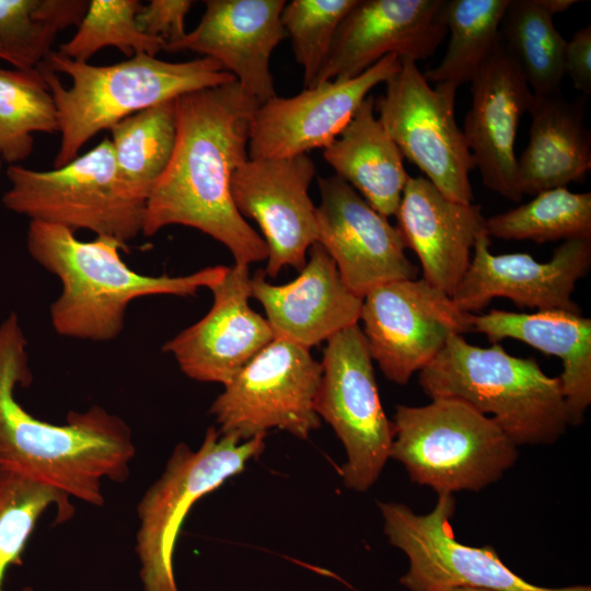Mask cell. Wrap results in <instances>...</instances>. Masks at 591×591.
I'll list each match as a JSON object with an SVG mask.
<instances>
[{
  "label": "cell",
  "instance_id": "33",
  "mask_svg": "<svg viewBox=\"0 0 591 591\" xmlns=\"http://www.w3.org/2000/svg\"><path fill=\"white\" fill-rule=\"evenodd\" d=\"M69 498L62 491L0 467V591L8 568L21 564L26 543L42 515L55 508V524L73 515Z\"/></svg>",
  "mask_w": 591,
  "mask_h": 591
},
{
  "label": "cell",
  "instance_id": "11",
  "mask_svg": "<svg viewBox=\"0 0 591 591\" xmlns=\"http://www.w3.org/2000/svg\"><path fill=\"white\" fill-rule=\"evenodd\" d=\"M455 505L453 495H438L433 509L419 514L405 503L378 502L389 543L408 558V570L399 579L408 591H591L587 586L532 584L507 567L491 546L459 542L450 522Z\"/></svg>",
  "mask_w": 591,
  "mask_h": 591
},
{
  "label": "cell",
  "instance_id": "1",
  "mask_svg": "<svg viewBox=\"0 0 591 591\" xmlns=\"http://www.w3.org/2000/svg\"><path fill=\"white\" fill-rule=\"evenodd\" d=\"M258 106L237 81L176 99L175 147L147 198L143 235L181 224L223 244L236 265L267 259L263 237L237 211L231 193L234 171L248 159L250 125Z\"/></svg>",
  "mask_w": 591,
  "mask_h": 591
},
{
  "label": "cell",
  "instance_id": "6",
  "mask_svg": "<svg viewBox=\"0 0 591 591\" xmlns=\"http://www.w3.org/2000/svg\"><path fill=\"white\" fill-rule=\"evenodd\" d=\"M392 424L390 459L438 495L479 491L518 459V447L488 416L457 399L397 405Z\"/></svg>",
  "mask_w": 591,
  "mask_h": 591
},
{
  "label": "cell",
  "instance_id": "31",
  "mask_svg": "<svg viewBox=\"0 0 591 591\" xmlns=\"http://www.w3.org/2000/svg\"><path fill=\"white\" fill-rule=\"evenodd\" d=\"M486 231L502 240L536 243L591 240V193L566 187L541 192L526 204L486 218Z\"/></svg>",
  "mask_w": 591,
  "mask_h": 591
},
{
  "label": "cell",
  "instance_id": "4",
  "mask_svg": "<svg viewBox=\"0 0 591 591\" xmlns=\"http://www.w3.org/2000/svg\"><path fill=\"white\" fill-rule=\"evenodd\" d=\"M54 97L60 147L54 167L74 160L97 132L164 101L236 81L216 60L170 62L149 55L95 66L51 51L37 68Z\"/></svg>",
  "mask_w": 591,
  "mask_h": 591
},
{
  "label": "cell",
  "instance_id": "14",
  "mask_svg": "<svg viewBox=\"0 0 591 591\" xmlns=\"http://www.w3.org/2000/svg\"><path fill=\"white\" fill-rule=\"evenodd\" d=\"M401 67L394 54L361 74L318 83L291 97L278 95L254 112L250 125V159H285L327 148L378 84Z\"/></svg>",
  "mask_w": 591,
  "mask_h": 591
},
{
  "label": "cell",
  "instance_id": "36",
  "mask_svg": "<svg viewBox=\"0 0 591 591\" xmlns=\"http://www.w3.org/2000/svg\"><path fill=\"white\" fill-rule=\"evenodd\" d=\"M189 0H152L141 7L136 20L142 33L159 38L165 47L185 35V16L193 5Z\"/></svg>",
  "mask_w": 591,
  "mask_h": 591
},
{
  "label": "cell",
  "instance_id": "37",
  "mask_svg": "<svg viewBox=\"0 0 591 591\" xmlns=\"http://www.w3.org/2000/svg\"><path fill=\"white\" fill-rule=\"evenodd\" d=\"M565 76L587 96L591 93V25L579 28L567 40L564 57Z\"/></svg>",
  "mask_w": 591,
  "mask_h": 591
},
{
  "label": "cell",
  "instance_id": "12",
  "mask_svg": "<svg viewBox=\"0 0 591 591\" xmlns=\"http://www.w3.org/2000/svg\"><path fill=\"white\" fill-rule=\"evenodd\" d=\"M321 376L310 349L275 338L224 386L210 414L221 434L242 441L270 429L308 439L321 427L314 407Z\"/></svg>",
  "mask_w": 591,
  "mask_h": 591
},
{
  "label": "cell",
  "instance_id": "18",
  "mask_svg": "<svg viewBox=\"0 0 591 591\" xmlns=\"http://www.w3.org/2000/svg\"><path fill=\"white\" fill-rule=\"evenodd\" d=\"M445 2L357 0L340 22L313 85L355 78L392 54L415 62L429 58L448 32Z\"/></svg>",
  "mask_w": 591,
  "mask_h": 591
},
{
  "label": "cell",
  "instance_id": "25",
  "mask_svg": "<svg viewBox=\"0 0 591 591\" xmlns=\"http://www.w3.org/2000/svg\"><path fill=\"white\" fill-rule=\"evenodd\" d=\"M587 96L567 100L563 93L536 97L530 139L517 158V188L521 196L566 187L591 169V132L586 124Z\"/></svg>",
  "mask_w": 591,
  "mask_h": 591
},
{
  "label": "cell",
  "instance_id": "8",
  "mask_svg": "<svg viewBox=\"0 0 591 591\" xmlns=\"http://www.w3.org/2000/svg\"><path fill=\"white\" fill-rule=\"evenodd\" d=\"M265 450V436L242 441L209 427L200 448L178 443L164 472L138 503L139 528L136 553L144 591H178L174 552L183 523L192 507L242 473Z\"/></svg>",
  "mask_w": 591,
  "mask_h": 591
},
{
  "label": "cell",
  "instance_id": "5",
  "mask_svg": "<svg viewBox=\"0 0 591 591\" xmlns=\"http://www.w3.org/2000/svg\"><path fill=\"white\" fill-rule=\"evenodd\" d=\"M431 399L464 402L490 419L517 445L552 444L569 426L558 378L533 358L508 354L499 343L479 347L452 335L418 372Z\"/></svg>",
  "mask_w": 591,
  "mask_h": 591
},
{
  "label": "cell",
  "instance_id": "21",
  "mask_svg": "<svg viewBox=\"0 0 591 591\" xmlns=\"http://www.w3.org/2000/svg\"><path fill=\"white\" fill-rule=\"evenodd\" d=\"M470 83L472 102L462 130L475 167L487 188L520 201L514 143L533 94L501 38Z\"/></svg>",
  "mask_w": 591,
  "mask_h": 591
},
{
  "label": "cell",
  "instance_id": "26",
  "mask_svg": "<svg viewBox=\"0 0 591 591\" xmlns=\"http://www.w3.org/2000/svg\"><path fill=\"white\" fill-rule=\"evenodd\" d=\"M335 175L379 213L395 216L408 181L403 154L375 116L369 94L339 136L323 151Z\"/></svg>",
  "mask_w": 591,
  "mask_h": 591
},
{
  "label": "cell",
  "instance_id": "35",
  "mask_svg": "<svg viewBox=\"0 0 591 591\" xmlns=\"http://www.w3.org/2000/svg\"><path fill=\"white\" fill-rule=\"evenodd\" d=\"M357 0H292L281 12L294 59L303 69L304 88L313 85L336 31Z\"/></svg>",
  "mask_w": 591,
  "mask_h": 591
},
{
  "label": "cell",
  "instance_id": "38",
  "mask_svg": "<svg viewBox=\"0 0 591 591\" xmlns=\"http://www.w3.org/2000/svg\"><path fill=\"white\" fill-rule=\"evenodd\" d=\"M576 0H542L543 5L553 15L567 11L570 7L576 4Z\"/></svg>",
  "mask_w": 591,
  "mask_h": 591
},
{
  "label": "cell",
  "instance_id": "30",
  "mask_svg": "<svg viewBox=\"0 0 591 591\" xmlns=\"http://www.w3.org/2000/svg\"><path fill=\"white\" fill-rule=\"evenodd\" d=\"M109 130L120 175L148 198L173 154L176 141V99L132 114Z\"/></svg>",
  "mask_w": 591,
  "mask_h": 591
},
{
  "label": "cell",
  "instance_id": "13",
  "mask_svg": "<svg viewBox=\"0 0 591 591\" xmlns=\"http://www.w3.org/2000/svg\"><path fill=\"white\" fill-rule=\"evenodd\" d=\"M359 321L372 360L398 385L425 368L452 335L472 332L471 314L422 278L371 289L362 299Z\"/></svg>",
  "mask_w": 591,
  "mask_h": 591
},
{
  "label": "cell",
  "instance_id": "40",
  "mask_svg": "<svg viewBox=\"0 0 591 591\" xmlns=\"http://www.w3.org/2000/svg\"><path fill=\"white\" fill-rule=\"evenodd\" d=\"M1 163H2V160H1V155H0V170H1Z\"/></svg>",
  "mask_w": 591,
  "mask_h": 591
},
{
  "label": "cell",
  "instance_id": "27",
  "mask_svg": "<svg viewBox=\"0 0 591 591\" xmlns=\"http://www.w3.org/2000/svg\"><path fill=\"white\" fill-rule=\"evenodd\" d=\"M542 0H510L500 38L536 97L561 93L567 40Z\"/></svg>",
  "mask_w": 591,
  "mask_h": 591
},
{
  "label": "cell",
  "instance_id": "39",
  "mask_svg": "<svg viewBox=\"0 0 591 591\" xmlns=\"http://www.w3.org/2000/svg\"><path fill=\"white\" fill-rule=\"evenodd\" d=\"M452 591H493V590H484V589H472V588H460V589H454Z\"/></svg>",
  "mask_w": 591,
  "mask_h": 591
},
{
  "label": "cell",
  "instance_id": "16",
  "mask_svg": "<svg viewBox=\"0 0 591 591\" xmlns=\"http://www.w3.org/2000/svg\"><path fill=\"white\" fill-rule=\"evenodd\" d=\"M317 242L334 260L346 287L363 298L382 283L416 279L396 227L336 175L317 181Z\"/></svg>",
  "mask_w": 591,
  "mask_h": 591
},
{
  "label": "cell",
  "instance_id": "23",
  "mask_svg": "<svg viewBox=\"0 0 591 591\" xmlns=\"http://www.w3.org/2000/svg\"><path fill=\"white\" fill-rule=\"evenodd\" d=\"M406 248L419 258L422 279L452 298L486 231L482 207L447 198L425 176L408 177L395 215Z\"/></svg>",
  "mask_w": 591,
  "mask_h": 591
},
{
  "label": "cell",
  "instance_id": "17",
  "mask_svg": "<svg viewBox=\"0 0 591 591\" xmlns=\"http://www.w3.org/2000/svg\"><path fill=\"white\" fill-rule=\"evenodd\" d=\"M471 264L452 300L463 312L475 314L495 298L519 308L581 314L572 300L577 281L591 266V240H566L548 262L526 253L494 255L488 234L478 236Z\"/></svg>",
  "mask_w": 591,
  "mask_h": 591
},
{
  "label": "cell",
  "instance_id": "34",
  "mask_svg": "<svg viewBox=\"0 0 591 591\" xmlns=\"http://www.w3.org/2000/svg\"><path fill=\"white\" fill-rule=\"evenodd\" d=\"M142 3L138 0H92L77 33L59 46L58 53L78 62L88 60L105 47H115L125 56L157 54L165 43L142 33L136 16Z\"/></svg>",
  "mask_w": 591,
  "mask_h": 591
},
{
  "label": "cell",
  "instance_id": "3",
  "mask_svg": "<svg viewBox=\"0 0 591 591\" xmlns=\"http://www.w3.org/2000/svg\"><path fill=\"white\" fill-rule=\"evenodd\" d=\"M26 245L33 259L61 282L50 305L54 329L61 336L93 341L116 338L124 327L127 306L148 296H195L224 277L228 266L206 267L186 276H148L121 258L128 247L115 239H77L70 229L31 221Z\"/></svg>",
  "mask_w": 591,
  "mask_h": 591
},
{
  "label": "cell",
  "instance_id": "28",
  "mask_svg": "<svg viewBox=\"0 0 591 591\" xmlns=\"http://www.w3.org/2000/svg\"><path fill=\"white\" fill-rule=\"evenodd\" d=\"M88 0H0V59L16 70L37 69L56 36L79 26Z\"/></svg>",
  "mask_w": 591,
  "mask_h": 591
},
{
  "label": "cell",
  "instance_id": "20",
  "mask_svg": "<svg viewBox=\"0 0 591 591\" xmlns=\"http://www.w3.org/2000/svg\"><path fill=\"white\" fill-rule=\"evenodd\" d=\"M198 25L164 50H189L218 61L259 104L276 96L270 56L287 37L285 0H207Z\"/></svg>",
  "mask_w": 591,
  "mask_h": 591
},
{
  "label": "cell",
  "instance_id": "7",
  "mask_svg": "<svg viewBox=\"0 0 591 591\" xmlns=\"http://www.w3.org/2000/svg\"><path fill=\"white\" fill-rule=\"evenodd\" d=\"M3 206L31 221L128 242L142 233L147 197L118 171L109 138L65 166L36 171L9 165Z\"/></svg>",
  "mask_w": 591,
  "mask_h": 591
},
{
  "label": "cell",
  "instance_id": "32",
  "mask_svg": "<svg viewBox=\"0 0 591 591\" xmlns=\"http://www.w3.org/2000/svg\"><path fill=\"white\" fill-rule=\"evenodd\" d=\"M59 131L54 97L42 73L0 68V155L10 165L27 159L34 132Z\"/></svg>",
  "mask_w": 591,
  "mask_h": 591
},
{
  "label": "cell",
  "instance_id": "10",
  "mask_svg": "<svg viewBox=\"0 0 591 591\" xmlns=\"http://www.w3.org/2000/svg\"><path fill=\"white\" fill-rule=\"evenodd\" d=\"M315 412L346 451L340 468L347 489L363 493L390 459L393 424L382 407L366 338L359 324L332 336L324 348Z\"/></svg>",
  "mask_w": 591,
  "mask_h": 591
},
{
  "label": "cell",
  "instance_id": "24",
  "mask_svg": "<svg viewBox=\"0 0 591 591\" xmlns=\"http://www.w3.org/2000/svg\"><path fill=\"white\" fill-rule=\"evenodd\" d=\"M472 332L484 334L491 344L505 338L523 341L561 360L558 376L569 426L582 422L591 404V320L565 311L514 313L491 310L471 314Z\"/></svg>",
  "mask_w": 591,
  "mask_h": 591
},
{
  "label": "cell",
  "instance_id": "22",
  "mask_svg": "<svg viewBox=\"0 0 591 591\" xmlns=\"http://www.w3.org/2000/svg\"><path fill=\"white\" fill-rule=\"evenodd\" d=\"M265 277L262 270L251 276V298L264 308L275 338L311 349L359 322L363 298L346 287L318 242L294 280L273 285Z\"/></svg>",
  "mask_w": 591,
  "mask_h": 591
},
{
  "label": "cell",
  "instance_id": "9",
  "mask_svg": "<svg viewBox=\"0 0 591 591\" xmlns=\"http://www.w3.org/2000/svg\"><path fill=\"white\" fill-rule=\"evenodd\" d=\"M385 84L374 109L403 157L447 198L472 204L475 161L455 119L457 86L442 82L431 88L417 62L402 58Z\"/></svg>",
  "mask_w": 591,
  "mask_h": 591
},
{
  "label": "cell",
  "instance_id": "2",
  "mask_svg": "<svg viewBox=\"0 0 591 591\" xmlns=\"http://www.w3.org/2000/svg\"><path fill=\"white\" fill-rule=\"evenodd\" d=\"M26 346L12 312L0 324V467L102 507V480L129 475L130 428L100 406L70 412L63 425L31 415L15 398V387L32 380Z\"/></svg>",
  "mask_w": 591,
  "mask_h": 591
},
{
  "label": "cell",
  "instance_id": "19",
  "mask_svg": "<svg viewBox=\"0 0 591 591\" xmlns=\"http://www.w3.org/2000/svg\"><path fill=\"white\" fill-rule=\"evenodd\" d=\"M248 267H228L209 288L213 302L208 313L163 346L188 378L225 386L275 339L267 320L250 306Z\"/></svg>",
  "mask_w": 591,
  "mask_h": 591
},
{
  "label": "cell",
  "instance_id": "29",
  "mask_svg": "<svg viewBox=\"0 0 591 591\" xmlns=\"http://www.w3.org/2000/svg\"><path fill=\"white\" fill-rule=\"evenodd\" d=\"M510 0H447L444 22L450 32L447 51L424 73L428 82L470 83L500 38V24Z\"/></svg>",
  "mask_w": 591,
  "mask_h": 591
},
{
  "label": "cell",
  "instance_id": "15",
  "mask_svg": "<svg viewBox=\"0 0 591 591\" xmlns=\"http://www.w3.org/2000/svg\"><path fill=\"white\" fill-rule=\"evenodd\" d=\"M314 176L308 154L247 159L234 171V205L243 218L257 222L267 246L265 275L276 277L283 267L300 271L317 242L316 207L309 195Z\"/></svg>",
  "mask_w": 591,
  "mask_h": 591
}]
</instances>
